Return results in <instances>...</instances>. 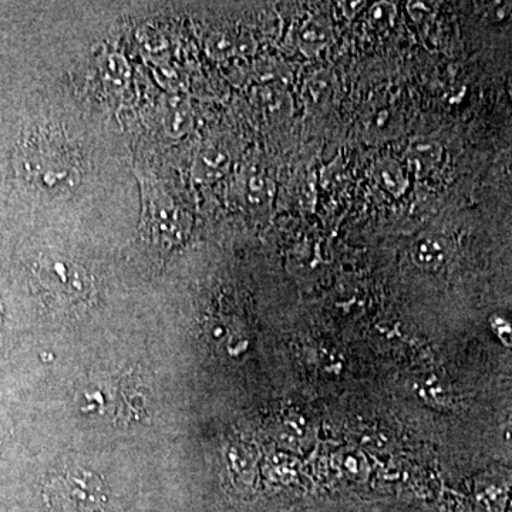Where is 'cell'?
I'll list each match as a JSON object with an SVG mask.
<instances>
[{"instance_id":"1","label":"cell","mask_w":512,"mask_h":512,"mask_svg":"<svg viewBox=\"0 0 512 512\" xmlns=\"http://www.w3.org/2000/svg\"><path fill=\"white\" fill-rule=\"evenodd\" d=\"M19 168L30 183L47 192L69 191L80 180L73 148L52 130L30 134L20 150Z\"/></svg>"},{"instance_id":"2","label":"cell","mask_w":512,"mask_h":512,"mask_svg":"<svg viewBox=\"0 0 512 512\" xmlns=\"http://www.w3.org/2000/svg\"><path fill=\"white\" fill-rule=\"evenodd\" d=\"M43 498L52 512H101L107 503L103 481L84 468H70L50 478Z\"/></svg>"},{"instance_id":"3","label":"cell","mask_w":512,"mask_h":512,"mask_svg":"<svg viewBox=\"0 0 512 512\" xmlns=\"http://www.w3.org/2000/svg\"><path fill=\"white\" fill-rule=\"evenodd\" d=\"M148 192L150 198H146V214L151 234L170 241L180 238L187 228L183 210L165 192H158L154 188Z\"/></svg>"},{"instance_id":"4","label":"cell","mask_w":512,"mask_h":512,"mask_svg":"<svg viewBox=\"0 0 512 512\" xmlns=\"http://www.w3.org/2000/svg\"><path fill=\"white\" fill-rule=\"evenodd\" d=\"M40 284L43 288L49 289L74 301V299L86 298L89 278L80 266L66 264L63 261L43 262L37 272Z\"/></svg>"},{"instance_id":"5","label":"cell","mask_w":512,"mask_h":512,"mask_svg":"<svg viewBox=\"0 0 512 512\" xmlns=\"http://www.w3.org/2000/svg\"><path fill=\"white\" fill-rule=\"evenodd\" d=\"M448 255L450 245L440 235H424L413 244L412 259L420 268H440L447 261Z\"/></svg>"},{"instance_id":"6","label":"cell","mask_w":512,"mask_h":512,"mask_svg":"<svg viewBox=\"0 0 512 512\" xmlns=\"http://www.w3.org/2000/svg\"><path fill=\"white\" fill-rule=\"evenodd\" d=\"M440 157V147L426 141H414L409 151V161L414 171L429 170L431 165L436 164Z\"/></svg>"},{"instance_id":"7","label":"cell","mask_w":512,"mask_h":512,"mask_svg":"<svg viewBox=\"0 0 512 512\" xmlns=\"http://www.w3.org/2000/svg\"><path fill=\"white\" fill-rule=\"evenodd\" d=\"M328 39V28H325V25H322V23L312 20V22L306 23L303 26L301 40L306 50H318L320 47L325 46Z\"/></svg>"}]
</instances>
